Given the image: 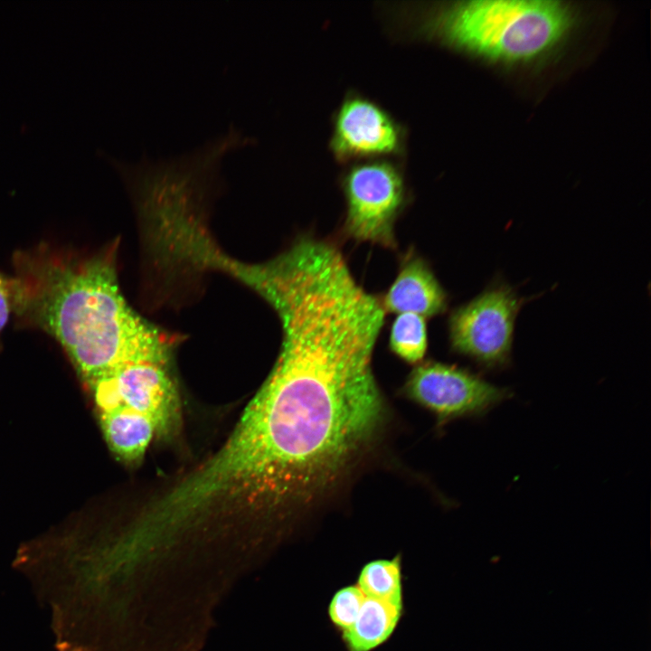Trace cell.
<instances>
[{"label":"cell","instance_id":"5b68a950","mask_svg":"<svg viewBox=\"0 0 651 651\" xmlns=\"http://www.w3.org/2000/svg\"><path fill=\"white\" fill-rule=\"evenodd\" d=\"M512 288H489L456 308L448 320L451 348L486 368L505 365L510 359L515 317L523 305Z\"/></svg>","mask_w":651,"mask_h":651},{"label":"cell","instance_id":"7c38bea8","mask_svg":"<svg viewBox=\"0 0 651 651\" xmlns=\"http://www.w3.org/2000/svg\"><path fill=\"white\" fill-rule=\"evenodd\" d=\"M389 348L408 363H421L428 350L426 318L413 313L398 314L390 331Z\"/></svg>","mask_w":651,"mask_h":651},{"label":"cell","instance_id":"30bf717a","mask_svg":"<svg viewBox=\"0 0 651 651\" xmlns=\"http://www.w3.org/2000/svg\"><path fill=\"white\" fill-rule=\"evenodd\" d=\"M101 429L111 450L122 460L138 462L157 429L154 421L127 408L99 413Z\"/></svg>","mask_w":651,"mask_h":651},{"label":"cell","instance_id":"277c9868","mask_svg":"<svg viewBox=\"0 0 651 651\" xmlns=\"http://www.w3.org/2000/svg\"><path fill=\"white\" fill-rule=\"evenodd\" d=\"M343 189L346 203L343 236L396 250L394 226L406 197L397 168L384 161L354 165L347 172Z\"/></svg>","mask_w":651,"mask_h":651},{"label":"cell","instance_id":"52a82bcc","mask_svg":"<svg viewBox=\"0 0 651 651\" xmlns=\"http://www.w3.org/2000/svg\"><path fill=\"white\" fill-rule=\"evenodd\" d=\"M99 413L127 408L150 418L157 437L169 434L179 420V399L167 363H138L87 382Z\"/></svg>","mask_w":651,"mask_h":651},{"label":"cell","instance_id":"6da1fadb","mask_svg":"<svg viewBox=\"0 0 651 651\" xmlns=\"http://www.w3.org/2000/svg\"><path fill=\"white\" fill-rule=\"evenodd\" d=\"M272 308L280 352L217 462L237 494L284 522L334 495L382 438L389 411L372 362L386 314L358 284L318 273Z\"/></svg>","mask_w":651,"mask_h":651},{"label":"cell","instance_id":"7a4b0ae2","mask_svg":"<svg viewBox=\"0 0 651 651\" xmlns=\"http://www.w3.org/2000/svg\"><path fill=\"white\" fill-rule=\"evenodd\" d=\"M116 255V243L87 256L47 245L14 255L12 312L52 336L86 382L127 364L168 363V337L120 290Z\"/></svg>","mask_w":651,"mask_h":651},{"label":"cell","instance_id":"5bb4252c","mask_svg":"<svg viewBox=\"0 0 651 651\" xmlns=\"http://www.w3.org/2000/svg\"><path fill=\"white\" fill-rule=\"evenodd\" d=\"M366 597L357 585L346 586L333 596L328 614L332 622L343 631L355 622Z\"/></svg>","mask_w":651,"mask_h":651},{"label":"cell","instance_id":"9c48e42d","mask_svg":"<svg viewBox=\"0 0 651 651\" xmlns=\"http://www.w3.org/2000/svg\"><path fill=\"white\" fill-rule=\"evenodd\" d=\"M381 302L385 313H413L429 318L447 309L448 295L427 260L410 249L401 258L397 276Z\"/></svg>","mask_w":651,"mask_h":651},{"label":"cell","instance_id":"4fadbf2b","mask_svg":"<svg viewBox=\"0 0 651 651\" xmlns=\"http://www.w3.org/2000/svg\"><path fill=\"white\" fill-rule=\"evenodd\" d=\"M357 586L366 598L402 607L400 559L395 557L366 563L360 571Z\"/></svg>","mask_w":651,"mask_h":651},{"label":"cell","instance_id":"8992f818","mask_svg":"<svg viewBox=\"0 0 651 651\" xmlns=\"http://www.w3.org/2000/svg\"><path fill=\"white\" fill-rule=\"evenodd\" d=\"M401 392L433 413L439 426L460 417L484 415L510 395L468 370L436 361L416 364Z\"/></svg>","mask_w":651,"mask_h":651},{"label":"cell","instance_id":"9a60e30c","mask_svg":"<svg viewBox=\"0 0 651 651\" xmlns=\"http://www.w3.org/2000/svg\"><path fill=\"white\" fill-rule=\"evenodd\" d=\"M10 278L0 274V334L12 312Z\"/></svg>","mask_w":651,"mask_h":651},{"label":"cell","instance_id":"3957f363","mask_svg":"<svg viewBox=\"0 0 651 651\" xmlns=\"http://www.w3.org/2000/svg\"><path fill=\"white\" fill-rule=\"evenodd\" d=\"M564 3L552 0H471L454 4L436 29L449 43L486 60L528 62L554 49L572 24Z\"/></svg>","mask_w":651,"mask_h":651},{"label":"cell","instance_id":"ba28073f","mask_svg":"<svg viewBox=\"0 0 651 651\" xmlns=\"http://www.w3.org/2000/svg\"><path fill=\"white\" fill-rule=\"evenodd\" d=\"M400 139L396 123L382 108L355 97L342 104L331 145L335 154L344 159L395 152Z\"/></svg>","mask_w":651,"mask_h":651},{"label":"cell","instance_id":"8fae6325","mask_svg":"<svg viewBox=\"0 0 651 651\" xmlns=\"http://www.w3.org/2000/svg\"><path fill=\"white\" fill-rule=\"evenodd\" d=\"M401 606L366 598L351 627L344 631L349 651H371L385 642L394 631Z\"/></svg>","mask_w":651,"mask_h":651}]
</instances>
